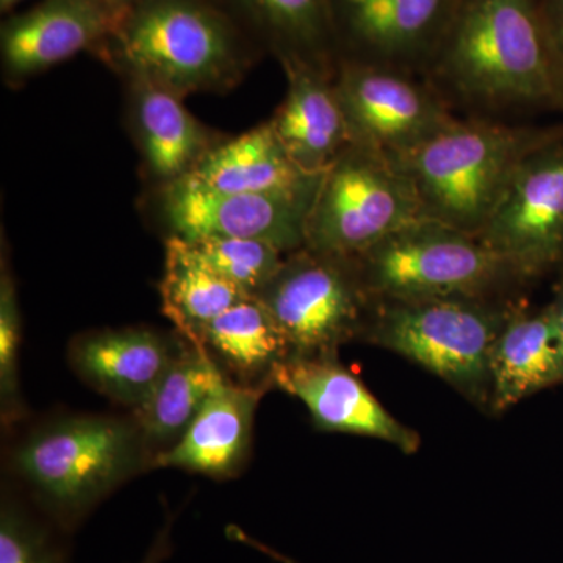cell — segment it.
<instances>
[{
	"label": "cell",
	"mask_w": 563,
	"mask_h": 563,
	"mask_svg": "<svg viewBox=\"0 0 563 563\" xmlns=\"http://www.w3.org/2000/svg\"><path fill=\"white\" fill-rule=\"evenodd\" d=\"M333 84L351 143L398 157L453 124L450 102L415 74L340 58Z\"/></svg>",
	"instance_id": "30bf717a"
},
{
	"label": "cell",
	"mask_w": 563,
	"mask_h": 563,
	"mask_svg": "<svg viewBox=\"0 0 563 563\" xmlns=\"http://www.w3.org/2000/svg\"><path fill=\"white\" fill-rule=\"evenodd\" d=\"M424 79L485 109H555L542 0H461Z\"/></svg>",
	"instance_id": "6da1fadb"
},
{
	"label": "cell",
	"mask_w": 563,
	"mask_h": 563,
	"mask_svg": "<svg viewBox=\"0 0 563 563\" xmlns=\"http://www.w3.org/2000/svg\"><path fill=\"white\" fill-rule=\"evenodd\" d=\"M180 342L154 329H102L74 340L69 361L95 390L135 410L168 372Z\"/></svg>",
	"instance_id": "2e32d148"
},
{
	"label": "cell",
	"mask_w": 563,
	"mask_h": 563,
	"mask_svg": "<svg viewBox=\"0 0 563 563\" xmlns=\"http://www.w3.org/2000/svg\"><path fill=\"white\" fill-rule=\"evenodd\" d=\"M542 10L550 46L555 109L563 110V0H542Z\"/></svg>",
	"instance_id": "83f0119b"
},
{
	"label": "cell",
	"mask_w": 563,
	"mask_h": 563,
	"mask_svg": "<svg viewBox=\"0 0 563 563\" xmlns=\"http://www.w3.org/2000/svg\"><path fill=\"white\" fill-rule=\"evenodd\" d=\"M128 122L146 179L154 188L185 179L224 136L203 125L174 92L124 79Z\"/></svg>",
	"instance_id": "9a60e30c"
},
{
	"label": "cell",
	"mask_w": 563,
	"mask_h": 563,
	"mask_svg": "<svg viewBox=\"0 0 563 563\" xmlns=\"http://www.w3.org/2000/svg\"><path fill=\"white\" fill-rule=\"evenodd\" d=\"M188 243L214 272L250 298L269 284L287 255L262 240L206 236Z\"/></svg>",
	"instance_id": "d4e9b609"
},
{
	"label": "cell",
	"mask_w": 563,
	"mask_h": 563,
	"mask_svg": "<svg viewBox=\"0 0 563 563\" xmlns=\"http://www.w3.org/2000/svg\"><path fill=\"white\" fill-rule=\"evenodd\" d=\"M266 388L222 377L179 442L154 455L152 466L224 479L242 470L251 451L255 412Z\"/></svg>",
	"instance_id": "e0dca14e"
},
{
	"label": "cell",
	"mask_w": 563,
	"mask_h": 563,
	"mask_svg": "<svg viewBox=\"0 0 563 563\" xmlns=\"http://www.w3.org/2000/svg\"><path fill=\"white\" fill-rule=\"evenodd\" d=\"M373 301L518 298L531 285L479 239L421 218L352 258Z\"/></svg>",
	"instance_id": "5b68a950"
},
{
	"label": "cell",
	"mask_w": 563,
	"mask_h": 563,
	"mask_svg": "<svg viewBox=\"0 0 563 563\" xmlns=\"http://www.w3.org/2000/svg\"><path fill=\"white\" fill-rule=\"evenodd\" d=\"M321 177L298 190L239 195L202 190L181 179L154 188L152 203L168 236L187 242L206 236L262 240L290 254L306 246Z\"/></svg>",
	"instance_id": "9c48e42d"
},
{
	"label": "cell",
	"mask_w": 563,
	"mask_h": 563,
	"mask_svg": "<svg viewBox=\"0 0 563 563\" xmlns=\"http://www.w3.org/2000/svg\"><path fill=\"white\" fill-rule=\"evenodd\" d=\"M280 66L287 77V95L269 122L303 173H324L351 143L333 74L298 62Z\"/></svg>",
	"instance_id": "ac0fdd59"
},
{
	"label": "cell",
	"mask_w": 563,
	"mask_h": 563,
	"mask_svg": "<svg viewBox=\"0 0 563 563\" xmlns=\"http://www.w3.org/2000/svg\"><path fill=\"white\" fill-rule=\"evenodd\" d=\"M21 309L9 263L0 269V412L3 426L24 413L20 385Z\"/></svg>",
	"instance_id": "484cf974"
},
{
	"label": "cell",
	"mask_w": 563,
	"mask_h": 563,
	"mask_svg": "<svg viewBox=\"0 0 563 563\" xmlns=\"http://www.w3.org/2000/svg\"><path fill=\"white\" fill-rule=\"evenodd\" d=\"M272 385L298 398L318 431L369 437L407 455L420 450V433L393 417L361 377L344 368L339 355L290 357L277 366Z\"/></svg>",
	"instance_id": "5bb4252c"
},
{
	"label": "cell",
	"mask_w": 563,
	"mask_h": 563,
	"mask_svg": "<svg viewBox=\"0 0 563 563\" xmlns=\"http://www.w3.org/2000/svg\"><path fill=\"white\" fill-rule=\"evenodd\" d=\"M22 2L25 0H0V11L7 14L13 13V10Z\"/></svg>",
	"instance_id": "1f68e13d"
},
{
	"label": "cell",
	"mask_w": 563,
	"mask_h": 563,
	"mask_svg": "<svg viewBox=\"0 0 563 563\" xmlns=\"http://www.w3.org/2000/svg\"><path fill=\"white\" fill-rule=\"evenodd\" d=\"M172 529L173 520L168 518L140 563H163L168 559L169 553H172Z\"/></svg>",
	"instance_id": "f1b7e54d"
},
{
	"label": "cell",
	"mask_w": 563,
	"mask_h": 563,
	"mask_svg": "<svg viewBox=\"0 0 563 563\" xmlns=\"http://www.w3.org/2000/svg\"><path fill=\"white\" fill-rule=\"evenodd\" d=\"M288 563H295V562H292V561H288Z\"/></svg>",
	"instance_id": "d6a6232c"
},
{
	"label": "cell",
	"mask_w": 563,
	"mask_h": 563,
	"mask_svg": "<svg viewBox=\"0 0 563 563\" xmlns=\"http://www.w3.org/2000/svg\"><path fill=\"white\" fill-rule=\"evenodd\" d=\"M120 16L102 0H40L10 13L0 27L3 80L20 87L81 52L99 58Z\"/></svg>",
	"instance_id": "4fadbf2b"
},
{
	"label": "cell",
	"mask_w": 563,
	"mask_h": 563,
	"mask_svg": "<svg viewBox=\"0 0 563 563\" xmlns=\"http://www.w3.org/2000/svg\"><path fill=\"white\" fill-rule=\"evenodd\" d=\"M492 409L501 415L537 393L563 384V366L550 303L517 299L493 344Z\"/></svg>",
	"instance_id": "d6986e66"
},
{
	"label": "cell",
	"mask_w": 563,
	"mask_h": 563,
	"mask_svg": "<svg viewBox=\"0 0 563 563\" xmlns=\"http://www.w3.org/2000/svg\"><path fill=\"white\" fill-rule=\"evenodd\" d=\"M321 174L303 173L268 121L235 139L222 140L184 180L202 190L239 195L298 190Z\"/></svg>",
	"instance_id": "7402d4cb"
},
{
	"label": "cell",
	"mask_w": 563,
	"mask_h": 563,
	"mask_svg": "<svg viewBox=\"0 0 563 563\" xmlns=\"http://www.w3.org/2000/svg\"><path fill=\"white\" fill-rule=\"evenodd\" d=\"M261 55L214 0H146L121 14L99 60L185 99L231 90Z\"/></svg>",
	"instance_id": "7a4b0ae2"
},
{
	"label": "cell",
	"mask_w": 563,
	"mask_h": 563,
	"mask_svg": "<svg viewBox=\"0 0 563 563\" xmlns=\"http://www.w3.org/2000/svg\"><path fill=\"white\" fill-rule=\"evenodd\" d=\"M188 342L203 347L228 379L266 390L277 366L291 357L279 325L255 298L207 322Z\"/></svg>",
	"instance_id": "44dd1931"
},
{
	"label": "cell",
	"mask_w": 563,
	"mask_h": 563,
	"mask_svg": "<svg viewBox=\"0 0 563 563\" xmlns=\"http://www.w3.org/2000/svg\"><path fill=\"white\" fill-rule=\"evenodd\" d=\"M529 285L563 273V140L533 152L515 173L479 235Z\"/></svg>",
	"instance_id": "8fae6325"
},
{
	"label": "cell",
	"mask_w": 563,
	"mask_h": 563,
	"mask_svg": "<svg viewBox=\"0 0 563 563\" xmlns=\"http://www.w3.org/2000/svg\"><path fill=\"white\" fill-rule=\"evenodd\" d=\"M548 303H550L551 313H553L555 340H558L559 354H561L563 366V273L558 276L553 299Z\"/></svg>",
	"instance_id": "f546056e"
},
{
	"label": "cell",
	"mask_w": 563,
	"mask_h": 563,
	"mask_svg": "<svg viewBox=\"0 0 563 563\" xmlns=\"http://www.w3.org/2000/svg\"><path fill=\"white\" fill-rule=\"evenodd\" d=\"M161 296L163 313L185 340L250 298L214 272L190 243L177 236L166 239Z\"/></svg>",
	"instance_id": "cb8c5ba5"
},
{
	"label": "cell",
	"mask_w": 563,
	"mask_h": 563,
	"mask_svg": "<svg viewBox=\"0 0 563 563\" xmlns=\"http://www.w3.org/2000/svg\"><path fill=\"white\" fill-rule=\"evenodd\" d=\"M520 298L373 301L361 342L428 369L474 407L490 413L493 344Z\"/></svg>",
	"instance_id": "277c9868"
},
{
	"label": "cell",
	"mask_w": 563,
	"mask_h": 563,
	"mask_svg": "<svg viewBox=\"0 0 563 563\" xmlns=\"http://www.w3.org/2000/svg\"><path fill=\"white\" fill-rule=\"evenodd\" d=\"M147 453L133 418L69 415L29 432L11 465L41 501L73 520L152 465Z\"/></svg>",
	"instance_id": "8992f818"
},
{
	"label": "cell",
	"mask_w": 563,
	"mask_h": 563,
	"mask_svg": "<svg viewBox=\"0 0 563 563\" xmlns=\"http://www.w3.org/2000/svg\"><path fill=\"white\" fill-rule=\"evenodd\" d=\"M559 140L563 125L455 120L421 146L390 158L412 179L422 217L477 236L521 163Z\"/></svg>",
	"instance_id": "3957f363"
},
{
	"label": "cell",
	"mask_w": 563,
	"mask_h": 563,
	"mask_svg": "<svg viewBox=\"0 0 563 563\" xmlns=\"http://www.w3.org/2000/svg\"><path fill=\"white\" fill-rule=\"evenodd\" d=\"M255 299L279 325L291 357H336L361 340L373 299L352 258L301 247L285 255L279 272Z\"/></svg>",
	"instance_id": "ba28073f"
},
{
	"label": "cell",
	"mask_w": 563,
	"mask_h": 563,
	"mask_svg": "<svg viewBox=\"0 0 563 563\" xmlns=\"http://www.w3.org/2000/svg\"><path fill=\"white\" fill-rule=\"evenodd\" d=\"M222 377L224 373L207 351L181 336L168 372L150 398L133 410L150 451L162 453L179 442Z\"/></svg>",
	"instance_id": "603a6c76"
},
{
	"label": "cell",
	"mask_w": 563,
	"mask_h": 563,
	"mask_svg": "<svg viewBox=\"0 0 563 563\" xmlns=\"http://www.w3.org/2000/svg\"><path fill=\"white\" fill-rule=\"evenodd\" d=\"M102 2L109 5L111 10L122 14L125 13V11L132 10L133 7L146 2V0H102Z\"/></svg>",
	"instance_id": "4dcf8cb0"
},
{
	"label": "cell",
	"mask_w": 563,
	"mask_h": 563,
	"mask_svg": "<svg viewBox=\"0 0 563 563\" xmlns=\"http://www.w3.org/2000/svg\"><path fill=\"white\" fill-rule=\"evenodd\" d=\"M0 563H63L57 547L20 507L2 503Z\"/></svg>",
	"instance_id": "4316f807"
},
{
	"label": "cell",
	"mask_w": 563,
	"mask_h": 563,
	"mask_svg": "<svg viewBox=\"0 0 563 563\" xmlns=\"http://www.w3.org/2000/svg\"><path fill=\"white\" fill-rule=\"evenodd\" d=\"M461 0H331L340 58L426 77Z\"/></svg>",
	"instance_id": "7c38bea8"
},
{
	"label": "cell",
	"mask_w": 563,
	"mask_h": 563,
	"mask_svg": "<svg viewBox=\"0 0 563 563\" xmlns=\"http://www.w3.org/2000/svg\"><path fill=\"white\" fill-rule=\"evenodd\" d=\"M280 65L298 62L335 74L339 65L331 0H214Z\"/></svg>",
	"instance_id": "ffe728a7"
},
{
	"label": "cell",
	"mask_w": 563,
	"mask_h": 563,
	"mask_svg": "<svg viewBox=\"0 0 563 563\" xmlns=\"http://www.w3.org/2000/svg\"><path fill=\"white\" fill-rule=\"evenodd\" d=\"M421 218L413 181L398 163L350 143L322 173L303 247L354 258Z\"/></svg>",
	"instance_id": "52a82bcc"
}]
</instances>
